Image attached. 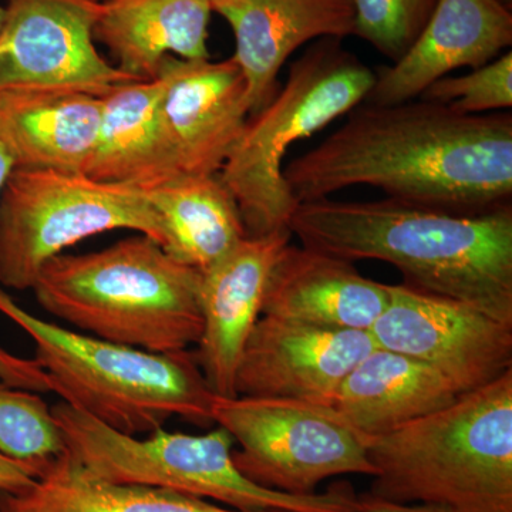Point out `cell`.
Masks as SVG:
<instances>
[{
  "instance_id": "obj_1",
  "label": "cell",
  "mask_w": 512,
  "mask_h": 512,
  "mask_svg": "<svg viewBox=\"0 0 512 512\" xmlns=\"http://www.w3.org/2000/svg\"><path fill=\"white\" fill-rule=\"evenodd\" d=\"M298 202L369 185L386 198L477 214L511 204L512 114H463L414 99L357 104L318 147L284 167Z\"/></svg>"
},
{
  "instance_id": "obj_2",
  "label": "cell",
  "mask_w": 512,
  "mask_h": 512,
  "mask_svg": "<svg viewBox=\"0 0 512 512\" xmlns=\"http://www.w3.org/2000/svg\"><path fill=\"white\" fill-rule=\"evenodd\" d=\"M303 247L396 266L404 285L468 303L512 325V205L460 214L383 198L299 202Z\"/></svg>"
},
{
  "instance_id": "obj_3",
  "label": "cell",
  "mask_w": 512,
  "mask_h": 512,
  "mask_svg": "<svg viewBox=\"0 0 512 512\" xmlns=\"http://www.w3.org/2000/svg\"><path fill=\"white\" fill-rule=\"evenodd\" d=\"M369 495L446 512H512V370L382 436L367 437Z\"/></svg>"
},
{
  "instance_id": "obj_4",
  "label": "cell",
  "mask_w": 512,
  "mask_h": 512,
  "mask_svg": "<svg viewBox=\"0 0 512 512\" xmlns=\"http://www.w3.org/2000/svg\"><path fill=\"white\" fill-rule=\"evenodd\" d=\"M201 272L146 235L50 259L32 291L50 315L93 338L154 353L197 345Z\"/></svg>"
},
{
  "instance_id": "obj_5",
  "label": "cell",
  "mask_w": 512,
  "mask_h": 512,
  "mask_svg": "<svg viewBox=\"0 0 512 512\" xmlns=\"http://www.w3.org/2000/svg\"><path fill=\"white\" fill-rule=\"evenodd\" d=\"M5 313L33 340L35 357L63 403L110 429L138 436L173 417L207 427L215 394L194 353H154L60 328L23 311L0 291Z\"/></svg>"
},
{
  "instance_id": "obj_6",
  "label": "cell",
  "mask_w": 512,
  "mask_h": 512,
  "mask_svg": "<svg viewBox=\"0 0 512 512\" xmlns=\"http://www.w3.org/2000/svg\"><path fill=\"white\" fill-rule=\"evenodd\" d=\"M375 79L336 39L318 40L292 62L284 86L249 116L218 174L237 201L247 237L289 231L299 204L284 178L289 148L365 101Z\"/></svg>"
},
{
  "instance_id": "obj_7",
  "label": "cell",
  "mask_w": 512,
  "mask_h": 512,
  "mask_svg": "<svg viewBox=\"0 0 512 512\" xmlns=\"http://www.w3.org/2000/svg\"><path fill=\"white\" fill-rule=\"evenodd\" d=\"M52 412L67 453L113 483L161 488L245 512H357V495L348 485L295 495L249 480L235 466V441L222 427L197 436L160 429L138 439L66 403Z\"/></svg>"
},
{
  "instance_id": "obj_8",
  "label": "cell",
  "mask_w": 512,
  "mask_h": 512,
  "mask_svg": "<svg viewBox=\"0 0 512 512\" xmlns=\"http://www.w3.org/2000/svg\"><path fill=\"white\" fill-rule=\"evenodd\" d=\"M114 229L164 247L163 225L140 188L76 171L16 167L0 197V284L32 289L50 259Z\"/></svg>"
},
{
  "instance_id": "obj_9",
  "label": "cell",
  "mask_w": 512,
  "mask_h": 512,
  "mask_svg": "<svg viewBox=\"0 0 512 512\" xmlns=\"http://www.w3.org/2000/svg\"><path fill=\"white\" fill-rule=\"evenodd\" d=\"M211 414L239 444L232 451L235 466L262 487L309 495L328 478L375 476L367 437L335 407L275 397L215 396Z\"/></svg>"
},
{
  "instance_id": "obj_10",
  "label": "cell",
  "mask_w": 512,
  "mask_h": 512,
  "mask_svg": "<svg viewBox=\"0 0 512 512\" xmlns=\"http://www.w3.org/2000/svg\"><path fill=\"white\" fill-rule=\"evenodd\" d=\"M0 29L2 90H74L104 96L130 76L94 45L103 3L6 0Z\"/></svg>"
},
{
  "instance_id": "obj_11",
  "label": "cell",
  "mask_w": 512,
  "mask_h": 512,
  "mask_svg": "<svg viewBox=\"0 0 512 512\" xmlns=\"http://www.w3.org/2000/svg\"><path fill=\"white\" fill-rule=\"evenodd\" d=\"M389 305L369 330L376 348L439 370L461 394L512 370V325L468 303L389 285Z\"/></svg>"
},
{
  "instance_id": "obj_12",
  "label": "cell",
  "mask_w": 512,
  "mask_h": 512,
  "mask_svg": "<svg viewBox=\"0 0 512 512\" xmlns=\"http://www.w3.org/2000/svg\"><path fill=\"white\" fill-rule=\"evenodd\" d=\"M362 330L313 328L262 315L237 370V396L275 397L335 406L346 376L373 349Z\"/></svg>"
},
{
  "instance_id": "obj_13",
  "label": "cell",
  "mask_w": 512,
  "mask_h": 512,
  "mask_svg": "<svg viewBox=\"0 0 512 512\" xmlns=\"http://www.w3.org/2000/svg\"><path fill=\"white\" fill-rule=\"evenodd\" d=\"M161 110L183 174H220L251 116L248 84L234 57L165 56Z\"/></svg>"
},
{
  "instance_id": "obj_14",
  "label": "cell",
  "mask_w": 512,
  "mask_h": 512,
  "mask_svg": "<svg viewBox=\"0 0 512 512\" xmlns=\"http://www.w3.org/2000/svg\"><path fill=\"white\" fill-rule=\"evenodd\" d=\"M291 237L289 231L245 237L201 272L202 330L194 355L215 396H237L242 350L262 316L269 278Z\"/></svg>"
},
{
  "instance_id": "obj_15",
  "label": "cell",
  "mask_w": 512,
  "mask_h": 512,
  "mask_svg": "<svg viewBox=\"0 0 512 512\" xmlns=\"http://www.w3.org/2000/svg\"><path fill=\"white\" fill-rule=\"evenodd\" d=\"M512 45V10L498 0H439L410 49L377 70L366 103L389 106L419 99L461 67L478 69Z\"/></svg>"
},
{
  "instance_id": "obj_16",
  "label": "cell",
  "mask_w": 512,
  "mask_h": 512,
  "mask_svg": "<svg viewBox=\"0 0 512 512\" xmlns=\"http://www.w3.org/2000/svg\"><path fill=\"white\" fill-rule=\"evenodd\" d=\"M210 2L234 32L232 57L247 79L251 116L274 99L279 73L299 47L355 33V0Z\"/></svg>"
},
{
  "instance_id": "obj_17",
  "label": "cell",
  "mask_w": 512,
  "mask_h": 512,
  "mask_svg": "<svg viewBox=\"0 0 512 512\" xmlns=\"http://www.w3.org/2000/svg\"><path fill=\"white\" fill-rule=\"evenodd\" d=\"M389 285L352 262L289 244L275 264L262 315L313 328L369 332L389 305Z\"/></svg>"
},
{
  "instance_id": "obj_18",
  "label": "cell",
  "mask_w": 512,
  "mask_h": 512,
  "mask_svg": "<svg viewBox=\"0 0 512 512\" xmlns=\"http://www.w3.org/2000/svg\"><path fill=\"white\" fill-rule=\"evenodd\" d=\"M101 97L74 90H2L0 138L16 167L86 174L99 143Z\"/></svg>"
},
{
  "instance_id": "obj_19",
  "label": "cell",
  "mask_w": 512,
  "mask_h": 512,
  "mask_svg": "<svg viewBox=\"0 0 512 512\" xmlns=\"http://www.w3.org/2000/svg\"><path fill=\"white\" fill-rule=\"evenodd\" d=\"M163 89L156 77L121 83L101 96L99 143L87 175L148 190L183 174L161 110Z\"/></svg>"
},
{
  "instance_id": "obj_20",
  "label": "cell",
  "mask_w": 512,
  "mask_h": 512,
  "mask_svg": "<svg viewBox=\"0 0 512 512\" xmlns=\"http://www.w3.org/2000/svg\"><path fill=\"white\" fill-rule=\"evenodd\" d=\"M211 12L210 0H107L94 37L131 79H156L165 56L210 59Z\"/></svg>"
},
{
  "instance_id": "obj_21",
  "label": "cell",
  "mask_w": 512,
  "mask_h": 512,
  "mask_svg": "<svg viewBox=\"0 0 512 512\" xmlns=\"http://www.w3.org/2000/svg\"><path fill=\"white\" fill-rule=\"evenodd\" d=\"M460 394L427 363L375 348L343 380L333 407L360 433L376 437L443 409Z\"/></svg>"
},
{
  "instance_id": "obj_22",
  "label": "cell",
  "mask_w": 512,
  "mask_h": 512,
  "mask_svg": "<svg viewBox=\"0 0 512 512\" xmlns=\"http://www.w3.org/2000/svg\"><path fill=\"white\" fill-rule=\"evenodd\" d=\"M143 192L163 225L165 251L200 272L247 237L237 201L218 174H181Z\"/></svg>"
},
{
  "instance_id": "obj_23",
  "label": "cell",
  "mask_w": 512,
  "mask_h": 512,
  "mask_svg": "<svg viewBox=\"0 0 512 512\" xmlns=\"http://www.w3.org/2000/svg\"><path fill=\"white\" fill-rule=\"evenodd\" d=\"M0 512H245L146 485L104 480L64 453L29 487L0 491Z\"/></svg>"
},
{
  "instance_id": "obj_24",
  "label": "cell",
  "mask_w": 512,
  "mask_h": 512,
  "mask_svg": "<svg viewBox=\"0 0 512 512\" xmlns=\"http://www.w3.org/2000/svg\"><path fill=\"white\" fill-rule=\"evenodd\" d=\"M52 409L36 392L0 383V453L37 477L66 453Z\"/></svg>"
},
{
  "instance_id": "obj_25",
  "label": "cell",
  "mask_w": 512,
  "mask_h": 512,
  "mask_svg": "<svg viewBox=\"0 0 512 512\" xmlns=\"http://www.w3.org/2000/svg\"><path fill=\"white\" fill-rule=\"evenodd\" d=\"M439 0H355V33L397 62L429 22Z\"/></svg>"
},
{
  "instance_id": "obj_26",
  "label": "cell",
  "mask_w": 512,
  "mask_h": 512,
  "mask_svg": "<svg viewBox=\"0 0 512 512\" xmlns=\"http://www.w3.org/2000/svg\"><path fill=\"white\" fill-rule=\"evenodd\" d=\"M421 99L446 104L463 114H487L512 107V53L464 76H446L424 90Z\"/></svg>"
},
{
  "instance_id": "obj_27",
  "label": "cell",
  "mask_w": 512,
  "mask_h": 512,
  "mask_svg": "<svg viewBox=\"0 0 512 512\" xmlns=\"http://www.w3.org/2000/svg\"><path fill=\"white\" fill-rule=\"evenodd\" d=\"M0 383L30 390V392H52L49 377L35 359L12 355L2 346H0Z\"/></svg>"
},
{
  "instance_id": "obj_28",
  "label": "cell",
  "mask_w": 512,
  "mask_h": 512,
  "mask_svg": "<svg viewBox=\"0 0 512 512\" xmlns=\"http://www.w3.org/2000/svg\"><path fill=\"white\" fill-rule=\"evenodd\" d=\"M37 478L32 468L0 453V491H19Z\"/></svg>"
},
{
  "instance_id": "obj_29",
  "label": "cell",
  "mask_w": 512,
  "mask_h": 512,
  "mask_svg": "<svg viewBox=\"0 0 512 512\" xmlns=\"http://www.w3.org/2000/svg\"><path fill=\"white\" fill-rule=\"evenodd\" d=\"M357 512H446L439 507L426 504H400L382 500L372 495H360Z\"/></svg>"
},
{
  "instance_id": "obj_30",
  "label": "cell",
  "mask_w": 512,
  "mask_h": 512,
  "mask_svg": "<svg viewBox=\"0 0 512 512\" xmlns=\"http://www.w3.org/2000/svg\"><path fill=\"white\" fill-rule=\"evenodd\" d=\"M15 168V158H13L9 148L6 147V144L3 143L2 138H0V197H2V192L5 190L8 178Z\"/></svg>"
},
{
  "instance_id": "obj_31",
  "label": "cell",
  "mask_w": 512,
  "mask_h": 512,
  "mask_svg": "<svg viewBox=\"0 0 512 512\" xmlns=\"http://www.w3.org/2000/svg\"><path fill=\"white\" fill-rule=\"evenodd\" d=\"M505 8L512 10V0H498Z\"/></svg>"
},
{
  "instance_id": "obj_32",
  "label": "cell",
  "mask_w": 512,
  "mask_h": 512,
  "mask_svg": "<svg viewBox=\"0 0 512 512\" xmlns=\"http://www.w3.org/2000/svg\"><path fill=\"white\" fill-rule=\"evenodd\" d=\"M3 18H5V8H3V6H0V29H2Z\"/></svg>"
},
{
  "instance_id": "obj_33",
  "label": "cell",
  "mask_w": 512,
  "mask_h": 512,
  "mask_svg": "<svg viewBox=\"0 0 512 512\" xmlns=\"http://www.w3.org/2000/svg\"><path fill=\"white\" fill-rule=\"evenodd\" d=\"M96 2H101V3H103V2H107V0H96Z\"/></svg>"
}]
</instances>
